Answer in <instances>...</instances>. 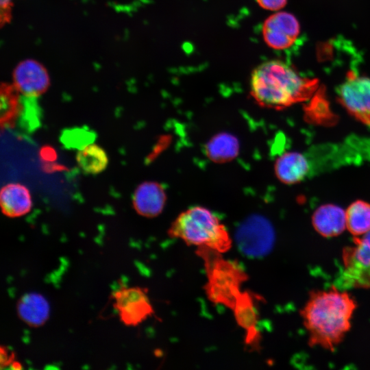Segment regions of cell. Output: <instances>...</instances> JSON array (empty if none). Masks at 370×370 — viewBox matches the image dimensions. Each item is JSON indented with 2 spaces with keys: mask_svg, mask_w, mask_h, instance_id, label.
I'll return each instance as SVG.
<instances>
[{
  "mask_svg": "<svg viewBox=\"0 0 370 370\" xmlns=\"http://www.w3.org/2000/svg\"><path fill=\"white\" fill-rule=\"evenodd\" d=\"M357 306L350 293L335 286L310 292L300 310L309 346L334 352L350 331Z\"/></svg>",
  "mask_w": 370,
  "mask_h": 370,
  "instance_id": "1",
  "label": "cell"
},
{
  "mask_svg": "<svg viewBox=\"0 0 370 370\" xmlns=\"http://www.w3.org/2000/svg\"><path fill=\"white\" fill-rule=\"evenodd\" d=\"M318 80L302 77L286 63L271 60L257 66L251 74L249 92L262 108L282 110L310 99Z\"/></svg>",
  "mask_w": 370,
  "mask_h": 370,
  "instance_id": "2",
  "label": "cell"
},
{
  "mask_svg": "<svg viewBox=\"0 0 370 370\" xmlns=\"http://www.w3.org/2000/svg\"><path fill=\"white\" fill-rule=\"evenodd\" d=\"M168 234L188 245L207 247L221 254L232 246L229 233L219 217L199 206L182 212L171 224Z\"/></svg>",
  "mask_w": 370,
  "mask_h": 370,
  "instance_id": "3",
  "label": "cell"
},
{
  "mask_svg": "<svg viewBox=\"0 0 370 370\" xmlns=\"http://www.w3.org/2000/svg\"><path fill=\"white\" fill-rule=\"evenodd\" d=\"M198 255L205 262L208 275L206 286L208 298L214 303L226 305L233 309L246 274L235 262L222 258L221 254L207 247H198Z\"/></svg>",
  "mask_w": 370,
  "mask_h": 370,
  "instance_id": "4",
  "label": "cell"
},
{
  "mask_svg": "<svg viewBox=\"0 0 370 370\" xmlns=\"http://www.w3.org/2000/svg\"><path fill=\"white\" fill-rule=\"evenodd\" d=\"M112 299L121 322L126 326H137L154 312L145 288L120 287L112 293Z\"/></svg>",
  "mask_w": 370,
  "mask_h": 370,
  "instance_id": "5",
  "label": "cell"
},
{
  "mask_svg": "<svg viewBox=\"0 0 370 370\" xmlns=\"http://www.w3.org/2000/svg\"><path fill=\"white\" fill-rule=\"evenodd\" d=\"M338 98L354 118L370 127V77L353 71L347 72L340 85Z\"/></svg>",
  "mask_w": 370,
  "mask_h": 370,
  "instance_id": "6",
  "label": "cell"
},
{
  "mask_svg": "<svg viewBox=\"0 0 370 370\" xmlns=\"http://www.w3.org/2000/svg\"><path fill=\"white\" fill-rule=\"evenodd\" d=\"M343 253L345 278L353 287L370 288V231L353 238Z\"/></svg>",
  "mask_w": 370,
  "mask_h": 370,
  "instance_id": "7",
  "label": "cell"
},
{
  "mask_svg": "<svg viewBox=\"0 0 370 370\" xmlns=\"http://www.w3.org/2000/svg\"><path fill=\"white\" fill-rule=\"evenodd\" d=\"M275 241L273 228L262 217H252L241 225L236 234L240 251L249 257L258 258L268 254Z\"/></svg>",
  "mask_w": 370,
  "mask_h": 370,
  "instance_id": "8",
  "label": "cell"
},
{
  "mask_svg": "<svg viewBox=\"0 0 370 370\" xmlns=\"http://www.w3.org/2000/svg\"><path fill=\"white\" fill-rule=\"evenodd\" d=\"M262 32L263 39L269 47L283 50L295 43L300 33V25L292 14L279 12L264 21Z\"/></svg>",
  "mask_w": 370,
  "mask_h": 370,
  "instance_id": "9",
  "label": "cell"
},
{
  "mask_svg": "<svg viewBox=\"0 0 370 370\" xmlns=\"http://www.w3.org/2000/svg\"><path fill=\"white\" fill-rule=\"evenodd\" d=\"M14 86L26 98L34 99L44 94L50 84L45 67L34 59H25L17 64L12 73Z\"/></svg>",
  "mask_w": 370,
  "mask_h": 370,
  "instance_id": "10",
  "label": "cell"
},
{
  "mask_svg": "<svg viewBox=\"0 0 370 370\" xmlns=\"http://www.w3.org/2000/svg\"><path fill=\"white\" fill-rule=\"evenodd\" d=\"M18 318L31 328H39L49 318L50 306L46 297L36 292L23 295L16 303Z\"/></svg>",
  "mask_w": 370,
  "mask_h": 370,
  "instance_id": "11",
  "label": "cell"
},
{
  "mask_svg": "<svg viewBox=\"0 0 370 370\" xmlns=\"http://www.w3.org/2000/svg\"><path fill=\"white\" fill-rule=\"evenodd\" d=\"M312 224L323 237L338 236L347 230L345 211L334 204L322 205L312 214Z\"/></svg>",
  "mask_w": 370,
  "mask_h": 370,
  "instance_id": "12",
  "label": "cell"
},
{
  "mask_svg": "<svg viewBox=\"0 0 370 370\" xmlns=\"http://www.w3.org/2000/svg\"><path fill=\"white\" fill-rule=\"evenodd\" d=\"M132 203L138 214L148 218L155 217L164 208L165 193L158 183L143 182L134 191Z\"/></svg>",
  "mask_w": 370,
  "mask_h": 370,
  "instance_id": "13",
  "label": "cell"
},
{
  "mask_svg": "<svg viewBox=\"0 0 370 370\" xmlns=\"http://www.w3.org/2000/svg\"><path fill=\"white\" fill-rule=\"evenodd\" d=\"M0 204L3 214L8 217L24 216L32 208L31 194L25 186L19 183H10L1 188Z\"/></svg>",
  "mask_w": 370,
  "mask_h": 370,
  "instance_id": "14",
  "label": "cell"
},
{
  "mask_svg": "<svg viewBox=\"0 0 370 370\" xmlns=\"http://www.w3.org/2000/svg\"><path fill=\"white\" fill-rule=\"evenodd\" d=\"M309 171L306 157L298 152H288L275 162V172L278 178L284 184H295L303 180Z\"/></svg>",
  "mask_w": 370,
  "mask_h": 370,
  "instance_id": "15",
  "label": "cell"
},
{
  "mask_svg": "<svg viewBox=\"0 0 370 370\" xmlns=\"http://www.w3.org/2000/svg\"><path fill=\"white\" fill-rule=\"evenodd\" d=\"M346 226L354 237H360L370 231V204L357 200L345 210Z\"/></svg>",
  "mask_w": 370,
  "mask_h": 370,
  "instance_id": "16",
  "label": "cell"
},
{
  "mask_svg": "<svg viewBox=\"0 0 370 370\" xmlns=\"http://www.w3.org/2000/svg\"><path fill=\"white\" fill-rule=\"evenodd\" d=\"M23 108L19 92L13 86L2 85L1 91V127L14 125Z\"/></svg>",
  "mask_w": 370,
  "mask_h": 370,
  "instance_id": "17",
  "label": "cell"
},
{
  "mask_svg": "<svg viewBox=\"0 0 370 370\" xmlns=\"http://www.w3.org/2000/svg\"><path fill=\"white\" fill-rule=\"evenodd\" d=\"M76 160L79 167L88 174H98L106 168L108 156L100 146L92 143L79 150Z\"/></svg>",
  "mask_w": 370,
  "mask_h": 370,
  "instance_id": "18",
  "label": "cell"
},
{
  "mask_svg": "<svg viewBox=\"0 0 370 370\" xmlns=\"http://www.w3.org/2000/svg\"><path fill=\"white\" fill-rule=\"evenodd\" d=\"M96 132L87 126L66 128L61 132L60 140L67 149L81 150L93 143Z\"/></svg>",
  "mask_w": 370,
  "mask_h": 370,
  "instance_id": "19",
  "label": "cell"
},
{
  "mask_svg": "<svg viewBox=\"0 0 370 370\" xmlns=\"http://www.w3.org/2000/svg\"><path fill=\"white\" fill-rule=\"evenodd\" d=\"M253 304L249 295L245 293L239 295L233 308L237 322L248 330L254 328L256 321Z\"/></svg>",
  "mask_w": 370,
  "mask_h": 370,
  "instance_id": "20",
  "label": "cell"
},
{
  "mask_svg": "<svg viewBox=\"0 0 370 370\" xmlns=\"http://www.w3.org/2000/svg\"><path fill=\"white\" fill-rule=\"evenodd\" d=\"M236 145L230 136H219L209 146V152L215 159H227L236 154Z\"/></svg>",
  "mask_w": 370,
  "mask_h": 370,
  "instance_id": "21",
  "label": "cell"
},
{
  "mask_svg": "<svg viewBox=\"0 0 370 370\" xmlns=\"http://www.w3.org/2000/svg\"><path fill=\"white\" fill-rule=\"evenodd\" d=\"M256 1L263 9L278 11L285 6L287 0H256Z\"/></svg>",
  "mask_w": 370,
  "mask_h": 370,
  "instance_id": "22",
  "label": "cell"
},
{
  "mask_svg": "<svg viewBox=\"0 0 370 370\" xmlns=\"http://www.w3.org/2000/svg\"><path fill=\"white\" fill-rule=\"evenodd\" d=\"M0 365L1 368L7 367L8 366H11V365L14 362V354L12 350L9 349L6 347L1 346L0 349Z\"/></svg>",
  "mask_w": 370,
  "mask_h": 370,
  "instance_id": "23",
  "label": "cell"
},
{
  "mask_svg": "<svg viewBox=\"0 0 370 370\" xmlns=\"http://www.w3.org/2000/svg\"><path fill=\"white\" fill-rule=\"evenodd\" d=\"M12 0H0L1 9L3 14L7 15V12L11 8V3Z\"/></svg>",
  "mask_w": 370,
  "mask_h": 370,
  "instance_id": "24",
  "label": "cell"
},
{
  "mask_svg": "<svg viewBox=\"0 0 370 370\" xmlns=\"http://www.w3.org/2000/svg\"><path fill=\"white\" fill-rule=\"evenodd\" d=\"M13 369H20L22 368L21 364L17 361H14L10 366Z\"/></svg>",
  "mask_w": 370,
  "mask_h": 370,
  "instance_id": "25",
  "label": "cell"
}]
</instances>
